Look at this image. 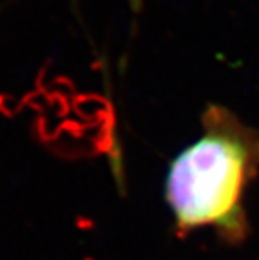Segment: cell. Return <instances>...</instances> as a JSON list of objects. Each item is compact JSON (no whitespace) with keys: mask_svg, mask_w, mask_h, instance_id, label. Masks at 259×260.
Returning a JSON list of instances; mask_svg holds the SVG:
<instances>
[{"mask_svg":"<svg viewBox=\"0 0 259 260\" xmlns=\"http://www.w3.org/2000/svg\"><path fill=\"white\" fill-rule=\"evenodd\" d=\"M202 136L177 154L165 180V200L177 235L212 229L239 245L249 235L244 197L259 175V129L231 109L207 104Z\"/></svg>","mask_w":259,"mask_h":260,"instance_id":"obj_1","label":"cell"}]
</instances>
